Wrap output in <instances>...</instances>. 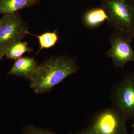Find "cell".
Wrapping results in <instances>:
<instances>
[{
	"mask_svg": "<svg viewBox=\"0 0 134 134\" xmlns=\"http://www.w3.org/2000/svg\"><path fill=\"white\" fill-rule=\"evenodd\" d=\"M79 70L75 58L65 55L52 56L38 65L30 86L38 94L48 92Z\"/></svg>",
	"mask_w": 134,
	"mask_h": 134,
	"instance_id": "1",
	"label": "cell"
},
{
	"mask_svg": "<svg viewBox=\"0 0 134 134\" xmlns=\"http://www.w3.org/2000/svg\"><path fill=\"white\" fill-rule=\"evenodd\" d=\"M108 17V26L132 34L134 31V0H101L100 6Z\"/></svg>",
	"mask_w": 134,
	"mask_h": 134,
	"instance_id": "2",
	"label": "cell"
},
{
	"mask_svg": "<svg viewBox=\"0 0 134 134\" xmlns=\"http://www.w3.org/2000/svg\"><path fill=\"white\" fill-rule=\"evenodd\" d=\"M110 97L112 106L127 120L134 121V72L124 75L113 84Z\"/></svg>",
	"mask_w": 134,
	"mask_h": 134,
	"instance_id": "3",
	"label": "cell"
},
{
	"mask_svg": "<svg viewBox=\"0 0 134 134\" xmlns=\"http://www.w3.org/2000/svg\"><path fill=\"white\" fill-rule=\"evenodd\" d=\"M30 32L18 12L3 15L0 18V61L10 46L21 41Z\"/></svg>",
	"mask_w": 134,
	"mask_h": 134,
	"instance_id": "4",
	"label": "cell"
},
{
	"mask_svg": "<svg viewBox=\"0 0 134 134\" xmlns=\"http://www.w3.org/2000/svg\"><path fill=\"white\" fill-rule=\"evenodd\" d=\"M132 34L114 30L109 37L111 47L104 55L113 60L116 68L123 69L127 63L134 62V50L132 44Z\"/></svg>",
	"mask_w": 134,
	"mask_h": 134,
	"instance_id": "5",
	"label": "cell"
},
{
	"mask_svg": "<svg viewBox=\"0 0 134 134\" xmlns=\"http://www.w3.org/2000/svg\"><path fill=\"white\" fill-rule=\"evenodd\" d=\"M127 120L112 106L97 115L92 126L97 134H129Z\"/></svg>",
	"mask_w": 134,
	"mask_h": 134,
	"instance_id": "6",
	"label": "cell"
},
{
	"mask_svg": "<svg viewBox=\"0 0 134 134\" xmlns=\"http://www.w3.org/2000/svg\"><path fill=\"white\" fill-rule=\"evenodd\" d=\"M38 66L33 58L22 57L15 60L8 75L21 77L31 81L36 74Z\"/></svg>",
	"mask_w": 134,
	"mask_h": 134,
	"instance_id": "7",
	"label": "cell"
},
{
	"mask_svg": "<svg viewBox=\"0 0 134 134\" xmlns=\"http://www.w3.org/2000/svg\"><path fill=\"white\" fill-rule=\"evenodd\" d=\"M108 19L106 12L100 6L89 9L82 16V21L84 26L90 29L98 28Z\"/></svg>",
	"mask_w": 134,
	"mask_h": 134,
	"instance_id": "8",
	"label": "cell"
},
{
	"mask_svg": "<svg viewBox=\"0 0 134 134\" xmlns=\"http://www.w3.org/2000/svg\"><path fill=\"white\" fill-rule=\"evenodd\" d=\"M41 0H0V15L18 12L38 5Z\"/></svg>",
	"mask_w": 134,
	"mask_h": 134,
	"instance_id": "9",
	"label": "cell"
},
{
	"mask_svg": "<svg viewBox=\"0 0 134 134\" xmlns=\"http://www.w3.org/2000/svg\"><path fill=\"white\" fill-rule=\"evenodd\" d=\"M29 34L37 37L38 40L40 48L37 54L44 49L52 48L57 44L59 39L58 32H47L40 35H35L30 32Z\"/></svg>",
	"mask_w": 134,
	"mask_h": 134,
	"instance_id": "10",
	"label": "cell"
},
{
	"mask_svg": "<svg viewBox=\"0 0 134 134\" xmlns=\"http://www.w3.org/2000/svg\"><path fill=\"white\" fill-rule=\"evenodd\" d=\"M33 49L28 46L27 42H16L10 46L5 52V56L8 59L15 60L22 57L26 52H31Z\"/></svg>",
	"mask_w": 134,
	"mask_h": 134,
	"instance_id": "11",
	"label": "cell"
},
{
	"mask_svg": "<svg viewBox=\"0 0 134 134\" xmlns=\"http://www.w3.org/2000/svg\"><path fill=\"white\" fill-rule=\"evenodd\" d=\"M22 134H57L46 129L38 127L33 125H28L23 129Z\"/></svg>",
	"mask_w": 134,
	"mask_h": 134,
	"instance_id": "12",
	"label": "cell"
},
{
	"mask_svg": "<svg viewBox=\"0 0 134 134\" xmlns=\"http://www.w3.org/2000/svg\"><path fill=\"white\" fill-rule=\"evenodd\" d=\"M68 134H97L92 126L88 127L85 129L82 130L81 131L77 133H72L70 132Z\"/></svg>",
	"mask_w": 134,
	"mask_h": 134,
	"instance_id": "13",
	"label": "cell"
},
{
	"mask_svg": "<svg viewBox=\"0 0 134 134\" xmlns=\"http://www.w3.org/2000/svg\"><path fill=\"white\" fill-rule=\"evenodd\" d=\"M132 128H133V130H134V122L133 123V124H132Z\"/></svg>",
	"mask_w": 134,
	"mask_h": 134,
	"instance_id": "14",
	"label": "cell"
},
{
	"mask_svg": "<svg viewBox=\"0 0 134 134\" xmlns=\"http://www.w3.org/2000/svg\"><path fill=\"white\" fill-rule=\"evenodd\" d=\"M132 37H133V38H134V31L133 32V33L132 34Z\"/></svg>",
	"mask_w": 134,
	"mask_h": 134,
	"instance_id": "15",
	"label": "cell"
},
{
	"mask_svg": "<svg viewBox=\"0 0 134 134\" xmlns=\"http://www.w3.org/2000/svg\"><path fill=\"white\" fill-rule=\"evenodd\" d=\"M134 134V130H133V132L131 133V134Z\"/></svg>",
	"mask_w": 134,
	"mask_h": 134,
	"instance_id": "16",
	"label": "cell"
}]
</instances>
